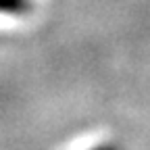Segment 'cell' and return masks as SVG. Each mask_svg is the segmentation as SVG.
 Returning <instances> with one entry per match:
<instances>
[{
  "label": "cell",
  "mask_w": 150,
  "mask_h": 150,
  "mask_svg": "<svg viewBox=\"0 0 150 150\" xmlns=\"http://www.w3.org/2000/svg\"><path fill=\"white\" fill-rule=\"evenodd\" d=\"M31 0H0V15H25Z\"/></svg>",
  "instance_id": "6da1fadb"
},
{
  "label": "cell",
  "mask_w": 150,
  "mask_h": 150,
  "mask_svg": "<svg viewBox=\"0 0 150 150\" xmlns=\"http://www.w3.org/2000/svg\"><path fill=\"white\" fill-rule=\"evenodd\" d=\"M90 150H121V146H117V144H100V146H94Z\"/></svg>",
  "instance_id": "7a4b0ae2"
}]
</instances>
